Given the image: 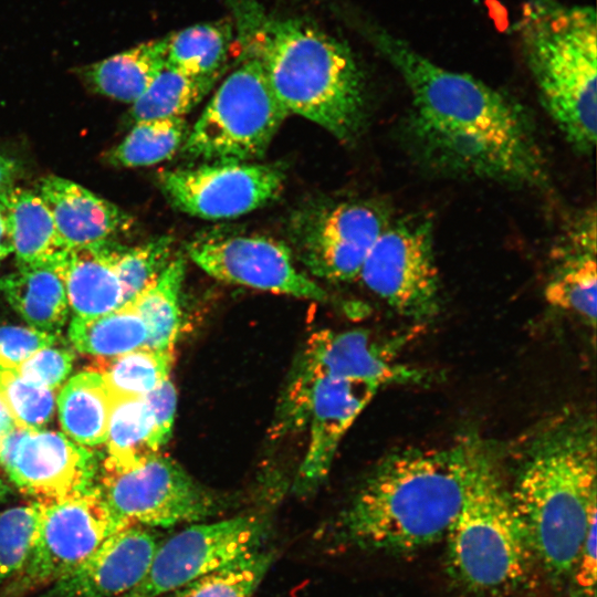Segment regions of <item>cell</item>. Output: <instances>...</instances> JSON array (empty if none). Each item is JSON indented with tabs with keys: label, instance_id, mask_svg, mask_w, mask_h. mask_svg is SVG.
<instances>
[{
	"label": "cell",
	"instance_id": "cell-33",
	"mask_svg": "<svg viewBox=\"0 0 597 597\" xmlns=\"http://www.w3.org/2000/svg\"><path fill=\"white\" fill-rule=\"evenodd\" d=\"M274 554L251 551L228 565L175 591L174 597H252L268 573Z\"/></svg>",
	"mask_w": 597,
	"mask_h": 597
},
{
	"label": "cell",
	"instance_id": "cell-13",
	"mask_svg": "<svg viewBox=\"0 0 597 597\" xmlns=\"http://www.w3.org/2000/svg\"><path fill=\"white\" fill-rule=\"evenodd\" d=\"M166 199L179 211L206 220L232 219L276 200L285 184L279 165L199 163L158 174Z\"/></svg>",
	"mask_w": 597,
	"mask_h": 597
},
{
	"label": "cell",
	"instance_id": "cell-23",
	"mask_svg": "<svg viewBox=\"0 0 597 597\" xmlns=\"http://www.w3.org/2000/svg\"><path fill=\"white\" fill-rule=\"evenodd\" d=\"M168 38L140 43L78 70L96 93L133 104L149 87L166 64Z\"/></svg>",
	"mask_w": 597,
	"mask_h": 597
},
{
	"label": "cell",
	"instance_id": "cell-24",
	"mask_svg": "<svg viewBox=\"0 0 597 597\" xmlns=\"http://www.w3.org/2000/svg\"><path fill=\"white\" fill-rule=\"evenodd\" d=\"M574 234L572 253L559 263L544 294L552 306L579 315L594 328L597 296L595 216L585 218Z\"/></svg>",
	"mask_w": 597,
	"mask_h": 597
},
{
	"label": "cell",
	"instance_id": "cell-15",
	"mask_svg": "<svg viewBox=\"0 0 597 597\" xmlns=\"http://www.w3.org/2000/svg\"><path fill=\"white\" fill-rule=\"evenodd\" d=\"M186 250L196 265L219 281L313 301L327 298L322 286L297 269L291 248L273 238L214 232L195 238Z\"/></svg>",
	"mask_w": 597,
	"mask_h": 597
},
{
	"label": "cell",
	"instance_id": "cell-12",
	"mask_svg": "<svg viewBox=\"0 0 597 597\" xmlns=\"http://www.w3.org/2000/svg\"><path fill=\"white\" fill-rule=\"evenodd\" d=\"M270 524L247 513L186 524L160 542L143 582L124 597H159L261 548Z\"/></svg>",
	"mask_w": 597,
	"mask_h": 597
},
{
	"label": "cell",
	"instance_id": "cell-18",
	"mask_svg": "<svg viewBox=\"0 0 597 597\" xmlns=\"http://www.w3.org/2000/svg\"><path fill=\"white\" fill-rule=\"evenodd\" d=\"M292 375L367 381L379 388L422 378L419 371L395 363L385 348L360 329L313 333Z\"/></svg>",
	"mask_w": 597,
	"mask_h": 597
},
{
	"label": "cell",
	"instance_id": "cell-5",
	"mask_svg": "<svg viewBox=\"0 0 597 597\" xmlns=\"http://www.w3.org/2000/svg\"><path fill=\"white\" fill-rule=\"evenodd\" d=\"M517 31L544 108L570 146L590 154L597 127L595 9L525 0Z\"/></svg>",
	"mask_w": 597,
	"mask_h": 597
},
{
	"label": "cell",
	"instance_id": "cell-34",
	"mask_svg": "<svg viewBox=\"0 0 597 597\" xmlns=\"http://www.w3.org/2000/svg\"><path fill=\"white\" fill-rule=\"evenodd\" d=\"M172 247L174 239L169 235L130 248L115 245L113 265L123 287L124 304L146 289L166 268L174 256Z\"/></svg>",
	"mask_w": 597,
	"mask_h": 597
},
{
	"label": "cell",
	"instance_id": "cell-8",
	"mask_svg": "<svg viewBox=\"0 0 597 597\" xmlns=\"http://www.w3.org/2000/svg\"><path fill=\"white\" fill-rule=\"evenodd\" d=\"M94 485L124 525H186L206 521L223 507L217 493L159 452L128 465L103 461Z\"/></svg>",
	"mask_w": 597,
	"mask_h": 597
},
{
	"label": "cell",
	"instance_id": "cell-38",
	"mask_svg": "<svg viewBox=\"0 0 597 597\" xmlns=\"http://www.w3.org/2000/svg\"><path fill=\"white\" fill-rule=\"evenodd\" d=\"M57 334L33 327L0 326V369L15 370L38 350L55 345Z\"/></svg>",
	"mask_w": 597,
	"mask_h": 597
},
{
	"label": "cell",
	"instance_id": "cell-40",
	"mask_svg": "<svg viewBox=\"0 0 597 597\" xmlns=\"http://www.w3.org/2000/svg\"><path fill=\"white\" fill-rule=\"evenodd\" d=\"M154 415L161 447L169 440L176 415L177 392L169 378L145 396Z\"/></svg>",
	"mask_w": 597,
	"mask_h": 597
},
{
	"label": "cell",
	"instance_id": "cell-39",
	"mask_svg": "<svg viewBox=\"0 0 597 597\" xmlns=\"http://www.w3.org/2000/svg\"><path fill=\"white\" fill-rule=\"evenodd\" d=\"M596 520L587 531L580 552L570 572L575 597H595L596 585Z\"/></svg>",
	"mask_w": 597,
	"mask_h": 597
},
{
	"label": "cell",
	"instance_id": "cell-25",
	"mask_svg": "<svg viewBox=\"0 0 597 597\" xmlns=\"http://www.w3.org/2000/svg\"><path fill=\"white\" fill-rule=\"evenodd\" d=\"M63 432L82 447L105 442L112 395L101 374L82 371L73 376L56 398Z\"/></svg>",
	"mask_w": 597,
	"mask_h": 597
},
{
	"label": "cell",
	"instance_id": "cell-22",
	"mask_svg": "<svg viewBox=\"0 0 597 597\" xmlns=\"http://www.w3.org/2000/svg\"><path fill=\"white\" fill-rule=\"evenodd\" d=\"M17 266L56 262L69 248L61 239L52 214L34 191L13 186L0 193Z\"/></svg>",
	"mask_w": 597,
	"mask_h": 597
},
{
	"label": "cell",
	"instance_id": "cell-16",
	"mask_svg": "<svg viewBox=\"0 0 597 597\" xmlns=\"http://www.w3.org/2000/svg\"><path fill=\"white\" fill-rule=\"evenodd\" d=\"M0 464L23 493L39 502L82 493L94 486V454L63 433L14 427L3 439Z\"/></svg>",
	"mask_w": 597,
	"mask_h": 597
},
{
	"label": "cell",
	"instance_id": "cell-43",
	"mask_svg": "<svg viewBox=\"0 0 597 597\" xmlns=\"http://www.w3.org/2000/svg\"><path fill=\"white\" fill-rule=\"evenodd\" d=\"M15 427L14 421L0 398V449L4 437Z\"/></svg>",
	"mask_w": 597,
	"mask_h": 597
},
{
	"label": "cell",
	"instance_id": "cell-7",
	"mask_svg": "<svg viewBox=\"0 0 597 597\" xmlns=\"http://www.w3.org/2000/svg\"><path fill=\"white\" fill-rule=\"evenodd\" d=\"M220 83L180 148L199 163H245L264 156L290 115L271 88L259 61L242 54Z\"/></svg>",
	"mask_w": 597,
	"mask_h": 597
},
{
	"label": "cell",
	"instance_id": "cell-9",
	"mask_svg": "<svg viewBox=\"0 0 597 597\" xmlns=\"http://www.w3.org/2000/svg\"><path fill=\"white\" fill-rule=\"evenodd\" d=\"M358 279L402 316L422 321L438 314L440 280L429 217L389 221Z\"/></svg>",
	"mask_w": 597,
	"mask_h": 597
},
{
	"label": "cell",
	"instance_id": "cell-17",
	"mask_svg": "<svg viewBox=\"0 0 597 597\" xmlns=\"http://www.w3.org/2000/svg\"><path fill=\"white\" fill-rule=\"evenodd\" d=\"M159 543L151 527H121L54 583L53 597H124L147 575Z\"/></svg>",
	"mask_w": 597,
	"mask_h": 597
},
{
	"label": "cell",
	"instance_id": "cell-2",
	"mask_svg": "<svg viewBox=\"0 0 597 597\" xmlns=\"http://www.w3.org/2000/svg\"><path fill=\"white\" fill-rule=\"evenodd\" d=\"M464 437L438 448H409L384 458L338 522L345 542L364 549L411 553L446 537L486 451Z\"/></svg>",
	"mask_w": 597,
	"mask_h": 597
},
{
	"label": "cell",
	"instance_id": "cell-32",
	"mask_svg": "<svg viewBox=\"0 0 597 597\" xmlns=\"http://www.w3.org/2000/svg\"><path fill=\"white\" fill-rule=\"evenodd\" d=\"M189 133L185 117L140 121L108 154L116 167L151 166L169 159L182 147Z\"/></svg>",
	"mask_w": 597,
	"mask_h": 597
},
{
	"label": "cell",
	"instance_id": "cell-26",
	"mask_svg": "<svg viewBox=\"0 0 597 597\" xmlns=\"http://www.w3.org/2000/svg\"><path fill=\"white\" fill-rule=\"evenodd\" d=\"M185 273V256L174 255L159 275L127 302L146 326L147 341L144 348L174 350L181 326L180 295Z\"/></svg>",
	"mask_w": 597,
	"mask_h": 597
},
{
	"label": "cell",
	"instance_id": "cell-20",
	"mask_svg": "<svg viewBox=\"0 0 597 597\" xmlns=\"http://www.w3.org/2000/svg\"><path fill=\"white\" fill-rule=\"evenodd\" d=\"M117 243L71 249L62 261L69 306L78 317L109 313L124 304V293L113 265Z\"/></svg>",
	"mask_w": 597,
	"mask_h": 597
},
{
	"label": "cell",
	"instance_id": "cell-31",
	"mask_svg": "<svg viewBox=\"0 0 597 597\" xmlns=\"http://www.w3.org/2000/svg\"><path fill=\"white\" fill-rule=\"evenodd\" d=\"M174 350L138 348L111 358H95L88 370L102 375L112 396L145 397L169 378Z\"/></svg>",
	"mask_w": 597,
	"mask_h": 597
},
{
	"label": "cell",
	"instance_id": "cell-6",
	"mask_svg": "<svg viewBox=\"0 0 597 597\" xmlns=\"http://www.w3.org/2000/svg\"><path fill=\"white\" fill-rule=\"evenodd\" d=\"M446 538L450 574L473 593H510L525 582L536 562L490 448Z\"/></svg>",
	"mask_w": 597,
	"mask_h": 597
},
{
	"label": "cell",
	"instance_id": "cell-37",
	"mask_svg": "<svg viewBox=\"0 0 597 597\" xmlns=\"http://www.w3.org/2000/svg\"><path fill=\"white\" fill-rule=\"evenodd\" d=\"M73 358L71 350L52 345L34 353L15 371L35 385L56 391L70 375Z\"/></svg>",
	"mask_w": 597,
	"mask_h": 597
},
{
	"label": "cell",
	"instance_id": "cell-10",
	"mask_svg": "<svg viewBox=\"0 0 597 597\" xmlns=\"http://www.w3.org/2000/svg\"><path fill=\"white\" fill-rule=\"evenodd\" d=\"M388 222L368 201L315 202L291 217V250L314 276L352 282Z\"/></svg>",
	"mask_w": 597,
	"mask_h": 597
},
{
	"label": "cell",
	"instance_id": "cell-42",
	"mask_svg": "<svg viewBox=\"0 0 597 597\" xmlns=\"http://www.w3.org/2000/svg\"><path fill=\"white\" fill-rule=\"evenodd\" d=\"M13 252L12 238L8 220L0 203V262Z\"/></svg>",
	"mask_w": 597,
	"mask_h": 597
},
{
	"label": "cell",
	"instance_id": "cell-44",
	"mask_svg": "<svg viewBox=\"0 0 597 597\" xmlns=\"http://www.w3.org/2000/svg\"><path fill=\"white\" fill-rule=\"evenodd\" d=\"M10 493V488L0 479V501Z\"/></svg>",
	"mask_w": 597,
	"mask_h": 597
},
{
	"label": "cell",
	"instance_id": "cell-41",
	"mask_svg": "<svg viewBox=\"0 0 597 597\" xmlns=\"http://www.w3.org/2000/svg\"><path fill=\"white\" fill-rule=\"evenodd\" d=\"M20 167L13 158L0 154V193L14 186Z\"/></svg>",
	"mask_w": 597,
	"mask_h": 597
},
{
	"label": "cell",
	"instance_id": "cell-21",
	"mask_svg": "<svg viewBox=\"0 0 597 597\" xmlns=\"http://www.w3.org/2000/svg\"><path fill=\"white\" fill-rule=\"evenodd\" d=\"M63 259L20 266L0 277V292L12 308L31 327L52 334H56L64 326L70 308Z\"/></svg>",
	"mask_w": 597,
	"mask_h": 597
},
{
	"label": "cell",
	"instance_id": "cell-35",
	"mask_svg": "<svg viewBox=\"0 0 597 597\" xmlns=\"http://www.w3.org/2000/svg\"><path fill=\"white\" fill-rule=\"evenodd\" d=\"M39 503L0 512V584L15 578L25 567L36 537Z\"/></svg>",
	"mask_w": 597,
	"mask_h": 597
},
{
	"label": "cell",
	"instance_id": "cell-3",
	"mask_svg": "<svg viewBox=\"0 0 597 597\" xmlns=\"http://www.w3.org/2000/svg\"><path fill=\"white\" fill-rule=\"evenodd\" d=\"M233 7L242 54L259 61L289 114L341 142L357 137L366 118V91L348 45L305 18L271 17L252 0Z\"/></svg>",
	"mask_w": 597,
	"mask_h": 597
},
{
	"label": "cell",
	"instance_id": "cell-19",
	"mask_svg": "<svg viewBox=\"0 0 597 597\" xmlns=\"http://www.w3.org/2000/svg\"><path fill=\"white\" fill-rule=\"evenodd\" d=\"M36 193L70 250L113 241L132 224L130 217L119 207L59 176L42 178Z\"/></svg>",
	"mask_w": 597,
	"mask_h": 597
},
{
	"label": "cell",
	"instance_id": "cell-14",
	"mask_svg": "<svg viewBox=\"0 0 597 597\" xmlns=\"http://www.w3.org/2000/svg\"><path fill=\"white\" fill-rule=\"evenodd\" d=\"M39 524L30 558L14 578L19 589L55 583L85 561L124 525L95 485L82 493L39 502Z\"/></svg>",
	"mask_w": 597,
	"mask_h": 597
},
{
	"label": "cell",
	"instance_id": "cell-27",
	"mask_svg": "<svg viewBox=\"0 0 597 597\" xmlns=\"http://www.w3.org/2000/svg\"><path fill=\"white\" fill-rule=\"evenodd\" d=\"M229 19L198 23L167 35L166 66L193 76L221 75L233 42Z\"/></svg>",
	"mask_w": 597,
	"mask_h": 597
},
{
	"label": "cell",
	"instance_id": "cell-28",
	"mask_svg": "<svg viewBox=\"0 0 597 597\" xmlns=\"http://www.w3.org/2000/svg\"><path fill=\"white\" fill-rule=\"evenodd\" d=\"M69 338L76 350L94 358H111L144 348L147 329L136 310L128 303L109 313L74 316L69 326Z\"/></svg>",
	"mask_w": 597,
	"mask_h": 597
},
{
	"label": "cell",
	"instance_id": "cell-36",
	"mask_svg": "<svg viewBox=\"0 0 597 597\" xmlns=\"http://www.w3.org/2000/svg\"><path fill=\"white\" fill-rule=\"evenodd\" d=\"M55 392L24 379L15 370L0 369V398L15 427L40 430L51 422L56 405Z\"/></svg>",
	"mask_w": 597,
	"mask_h": 597
},
{
	"label": "cell",
	"instance_id": "cell-4",
	"mask_svg": "<svg viewBox=\"0 0 597 597\" xmlns=\"http://www.w3.org/2000/svg\"><path fill=\"white\" fill-rule=\"evenodd\" d=\"M596 432L568 416L537 430L520 452L510 491L536 562L554 578L573 569L596 520Z\"/></svg>",
	"mask_w": 597,
	"mask_h": 597
},
{
	"label": "cell",
	"instance_id": "cell-11",
	"mask_svg": "<svg viewBox=\"0 0 597 597\" xmlns=\"http://www.w3.org/2000/svg\"><path fill=\"white\" fill-rule=\"evenodd\" d=\"M375 384L292 375L281 402L279 430L308 428V443L297 473L307 492L327 475L336 449L352 423L378 391Z\"/></svg>",
	"mask_w": 597,
	"mask_h": 597
},
{
	"label": "cell",
	"instance_id": "cell-1",
	"mask_svg": "<svg viewBox=\"0 0 597 597\" xmlns=\"http://www.w3.org/2000/svg\"><path fill=\"white\" fill-rule=\"evenodd\" d=\"M370 39L410 94L407 132L436 169L468 178L537 187L546 165L524 107L483 81L432 62L381 28Z\"/></svg>",
	"mask_w": 597,
	"mask_h": 597
},
{
	"label": "cell",
	"instance_id": "cell-29",
	"mask_svg": "<svg viewBox=\"0 0 597 597\" xmlns=\"http://www.w3.org/2000/svg\"><path fill=\"white\" fill-rule=\"evenodd\" d=\"M108 455L104 462L128 465L158 453L154 415L145 397L112 396L105 442Z\"/></svg>",
	"mask_w": 597,
	"mask_h": 597
},
{
	"label": "cell",
	"instance_id": "cell-30",
	"mask_svg": "<svg viewBox=\"0 0 597 597\" xmlns=\"http://www.w3.org/2000/svg\"><path fill=\"white\" fill-rule=\"evenodd\" d=\"M219 75L193 76L165 65L129 109L135 123L148 119L185 117L211 91Z\"/></svg>",
	"mask_w": 597,
	"mask_h": 597
}]
</instances>
